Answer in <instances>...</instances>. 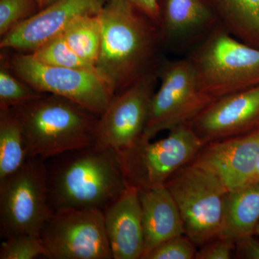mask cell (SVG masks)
<instances>
[{"mask_svg": "<svg viewBox=\"0 0 259 259\" xmlns=\"http://www.w3.org/2000/svg\"><path fill=\"white\" fill-rule=\"evenodd\" d=\"M99 15L102 36L95 69L112 93L157 74L165 59L157 24L126 0H108Z\"/></svg>", "mask_w": 259, "mask_h": 259, "instance_id": "1", "label": "cell"}, {"mask_svg": "<svg viewBox=\"0 0 259 259\" xmlns=\"http://www.w3.org/2000/svg\"><path fill=\"white\" fill-rule=\"evenodd\" d=\"M46 170L53 211H103L127 187L117 151L94 144L47 158Z\"/></svg>", "mask_w": 259, "mask_h": 259, "instance_id": "2", "label": "cell"}, {"mask_svg": "<svg viewBox=\"0 0 259 259\" xmlns=\"http://www.w3.org/2000/svg\"><path fill=\"white\" fill-rule=\"evenodd\" d=\"M12 109L23 127L30 157L46 160L95 143L100 115L64 97L44 94Z\"/></svg>", "mask_w": 259, "mask_h": 259, "instance_id": "3", "label": "cell"}, {"mask_svg": "<svg viewBox=\"0 0 259 259\" xmlns=\"http://www.w3.org/2000/svg\"><path fill=\"white\" fill-rule=\"evenodd\" d=\"M185 57L201 90L214 100L259 85V49L240 41L221 26Z\"/></svg>", "mask_w": 259, "mask_h": 259, "instance_id": "4", "label": "cell"}, {"mask_svg": "<svg viewBox=\"0 0 259 259\" xmlns=\"http://www.w3.org/2000/svg\"><path fill=\"white\" fill-rule=\"evenodd\" d=\"M151 141L141 136L117 151L127 187L137 190L164 187L168 179L190 163L204 145L189 123L173 127L164 139Z\"/></svg>", "mask_w": 259, "mask_h": 259, "instance_id": "5", "label": "cell"}, {"mask_svg": "<svg viewBox=\"0 0 259 259\" xmlns=\"http://www.w3.org/2000/svg\"><path fill=\"white\" fill-rule=\"evenodd\" d=\"M176 202L185 234L197 248L221 236L228 190L217 177L187 163L165 184Z\"/></svg>", "mask_w": 259, "mask_h": 259, "instance_id": "6", "label": "cell"}, {"mask_svg": "<svg viewBox=\"0 0 259 259\" xmlns=\"http://www.w3.org/2000/svg\"><path fill=\"white\" fill-rule=\"evenodd\" d=\"M46 160L30 157L21 168L0 180V234L38 235L52 214Z\"/></svg>", "mask_w": 259, "mask_h": 259, "instance_id": "7", "label": "cell"}, {"mask_svg": "<svg viewBox=\"0 0 259 259\" xmlns=\"http://www.w3.org/2000/svg\"><path fill=\"white\" fill-rule=\"evenodd\" d=\"M160 87L151 101L147 125L142 138L151 140L163 131L189 123L214 99L199 88L190 61L164 59L157 71Z\"/></svg>", "mask_w": 259, "mask_h": 259, "instance_id": "8", "label": "cell"}, {"mask_svg": "<svg viewBox=\"0 0 259 259\" xmlns=\"http://www.w3.org/2000/svg\"><path fill=\"white\" fill-rule=\"evenodd\" d=\"M1 61L37 91L64 97L99 115L115 96L95 71L51 66L25 53L18 52Z\"/></svg>", "mask_w": 259, "mask_h": 259, "instance_id": "9", "label": "cell"}, {"mask_svg": "<svg viewBox=\"0 0 259 259\" xmlns=\"http://www.w3.org/2000/svg\"><path fill=\"white\" fill-rule=\"evenodd\" d=\"M40 237L47 258H113L100 209H56L44 225Z\"/></svg>", "mask_w": 259, "mask_h": 259, "instance_id": "10", "label": "cell"}, {"mask_svg": "<svg viewBox=\"0 0 259 259\" xmlns=\"http://www.w3.org/2000/svg\"><path fill=\"white\" fill-rule=\"evenodd\" d=\"M158 79L157 74L147 75L116 94L99 116L94 145L117 152L143 136Z\"/></svg>", "mask_w": 259, "mask_h": 259, "instance_id": "11", "label": "cell"}, {"mask_svg": "<svg viewBox=\"0 0 259 259\" xmlns=\"http://www.w3.org/2000/svg\"><path fill=\"white\" fill-rule=\"evenodd\" d=\"M108 0H55L1 37L2 49L30 54L83 15H98Z\"/></svg>", "mask_w": 259, "mask_h": 259, "instance_id": "12", "label": "cell"}, {"mask_svg": "<svg viewBox=\"0 0 259 259\" xmlns=\"http://www.w3.org/2000/svg\"><path fill=\"white\" fill-rule=\"evenodd\" d=\"M203 144L259 127V85L216 99L189 122Z\"/></svg>", "mask_w": 259, "mask_h": 259, "instance_id": "13", "label": "cell"}, {"mask_svg": "<svg viewBox=\"0 0 259 259\" xmlns=\"http://www.w3.org/2000/svg\"><path fill=\"white\" fill-rule=\"evenodd\" d=\"M164 50L187 55L221 26L204 0H157Z\"/></svg>", "mask_w": 259, "mask_h": 259, "instance_id": "14", "label": "cell"}, {"mask_svg": "<svg viewBox=\"0 0 259 259\" xmlns=\"http://www.w3.org/2000/svg\"><path fill=\"white\" fill-rule=\"evenodd\" d=\"M259 151V127L204 144L190 162L209 172L229 191L251 183Z\"/></svg>", "mask_w": 259, "mask_h": 259, "instance_id": "15", "label": "cell"}, {"mask_svg": "<svg viewBox=\"0 0 259 259\" xmlns=\"http://www.w3.org/2000/svg\"><path fill=\"white\" fill-rule=\"evenodd\" d=\"M103 214L113 259L142 258L144 235L139 190L127 187Z\"/></svg>", "mask_w": 259, "mask_h": 259, "instance_id": "16", "label": "cell"}, {"mask_svg": "<svg viewBox=\"0 0 259 259\" xmlns=\"http://www.w3.org/2000/svg\"><path fill=\"white\" fill-rule=\"evenodd\" d=\"M138 190L144 228V256L162 242L185 234V229L176 202L165 186Z\"/></svg>", "mask_w": 259, "mask_h": 259, "instance_id": "17", "label": "cell"}, {"mask_svg": "<svg viewBox=\"0 0 259 259\" xmlns=\"http://www.w3.org/2000/svg\"><path fill=\"white\" fill-rule=\"evenodd\" d=\"M259 222V183H251L228 192L221 236L236 241L254 235Z\"/></svg>", "mask_w": 259, "mask_h": 259, "instance_id": "18", "label": "cell"}, {"mask_svg": "<svg viewBox=\"0 0 259 259\" xmlns=\"http://www.w3.org/2000/svg\"><path fill=\"white\" fill-rule=\"evenodd\" d=\"M232 36L259 49V0H204Z\"/></svg>", "mask_w": 259, "mask_h": 259, "instance_id": "19", "label": "cell"}, {"mask_svg": "<svg viewBox=\"0 0 259 259\" xmlns=\"http://www.w3.org/2000/svg\"><path fill=\"white\" fill-rule=\"evenodd\" d=\"M29 158L18 117L12 108H0V180L18 171Z\"/></svg>", "mask_w": 259, "mask_h": 259, "instance_id": "20", "label": "cell"}, {"mask_svg": "<svg viewBox=\"0 0 259 259\" xmlns=\"http://www.w3.org/2000/svg\"><path fill=\"white\" fill-rule=\"evenodd\" d=\"M61 34L76 55L95 66L102 44V23L99 14L76 18Z\"/></svg>", "mask_w": 259, "mask_h": 259, "instance_id": "21", "label": "cell"}, {"mask_svg": "<svg viewBox=\"0 0 259 259\" xmlns=\"http://www.w3.org/2000/svg\"><path fill=\"white\" fill-rule=\"evenodd\" d=\"M30 54L37 61L51 66L96 71L95 66L83 60L71 50L62 34L51 39Z\"/></svg>", "mask_w": 259, "mask_h": 259, "instance_id": "22", "label": "cell"}, {"mask_svg": "<svg viewBox=\"0 0 259 259\" xmlns=\"http://www.w3.org/2000/svg\"><path fill=\"white\" fill-rule=\"evenodd\" d=\"M40 93L20 79L1 62L0 66V108H12L41 97Z\"/></svg>", "mask_w": 259, "mask_h": 259, "instance_id": "23", "label": "cell"}, {"mask_svg": "<svg viewBox=\"0 0 259 259\" xmlns=\"http://www.w3.org/2000/svg\"><path fill=\"white\" fill-rule=\"evenodd\" d=\"M47 258V251L38 235L20 233L5 238L0 246V259Z\"/></svg>", "mask_w": 259, "mask_h": 259, "instance_id": "24", "label": "cell"}, {"mask_svg": "<svg viewBox=\"0 0 259 259\" xmlns=\"http://www.w3.org/2000/svg\"><path fill=\"white\" fill-rule=\"evenodd\" d=\"M40 10L35 0H0V36H4Z\"/></svg>", "mask_w": 259, "mask_h": 259, "instance_id": "25", "label": "cell"}, {"mask_svg": "<svg viewBox=\"0 0 259 259\" xmlns=\"http://www.w3.org/2000/svg\"><path fill=\"white\" fill-rule=\"evenodd\" d=\"M197 247L186 234L172 237L148 251L142 259H195Z\"/></svg>", "mask_w": 259, "mask_h": 259, "instance_id": "26", "label": "cell"}, {"mask_svg": "<svg viewBox=\"0 0 259 259\" xmlns=\"http://www.w3.org/2000/svg\"><path fill=\"white\" fill-rule=\"evenodd\" d=\"M235 248L234 240L219 236L201 246L195 259H230Z\"/></svg>", "mask_w": 259, "mask_h": 259, "instance_id": "27", "label": "cell"}, {"mask_svg": "<svg viewBox=\"0 0 259 259\" xmlns=\"http://www.w3.org/2000/svg\"><path fill=\"white\" fill-rule=\"evenodd\" d=\"M253 236L242 237L235 241L238 258L259 259V241Z\"/></svg>", "mask_w": 259, "mask_h": 259, "instance_id": "28", "label": "cell"}, {"mask_svg": "<svg viewBox=\"0 0 259 259\" xmlns=\"http://www.w3.org/2000/svg\"><path fill=\"white\" fill-rule=\"evenodd\" d=\"M141 13L147 15L156 24L158 20L157 0H126Z\"/></svg>", "mask_w": 259, "mask_h": 259, "instance_id": "29", "label": "cell"}, {"mask_svg": "<svg viewBox=\"0 0 259 259\" xmlns=\"http://www.w3.org/2000/svg\"><path fill=\"white\" fill-rule=\"evenodd\" d=\"M251 183H259V151L258 156H257L256 163H255L254 174H253Z\"/></svg>", "mask_w": 259, "mask_h": 259, "instance_id": "30", "label": "cell"}, {"mask_svg": "<svg viewBox=\"0 0 259 259\" xmlns=\"http://www.w3.org/2000/svg\"><path fill=\"white\" fill-rule=\"evenodd\" d=\"M37 2V4L39 5L40 10L44 9V8H47L51 3H54L55 0H35Z\"/></svg>", "mask_w": 259, "mask_h": 259, "instance_id": "31", "label": "cell"}, {"mask_svg": "<svg viewBox=\"0 0 259 259\" xmlns=\"http://www.w3.org/2000/svg\"><path fill=\"white\" fill-rule=\"evenodd\" d=\"M254 236H259V222L258 225H257L256 228H255V232H254Z\"/></svg>", "mask_w": 259, "mask_h": 259, "instance_id": "32", "label": "cell"}]
</instances>
